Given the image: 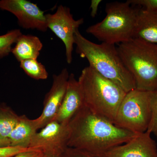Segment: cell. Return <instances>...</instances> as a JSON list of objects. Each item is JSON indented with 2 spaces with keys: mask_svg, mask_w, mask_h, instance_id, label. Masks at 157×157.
Here are the masks:
<instances>
[{
  "mask_svg": "<svg viewBox=\"0 0 157 157\" xmlns=\"http://www.w3.org/2000/svg\"><path fill=\"white\" fill-rule=\"evenodd\" d=\"M68 127V147L102 156L137 134L117 127L93 113L85 105L71 119Z\"/></svg>",
  "mask_w": 157,
  "mask_h": 157,
  "instance_id": "6da1fadb",
  "label": "cell"
},
{
  "mask_svg": "<svg viewBox=\"0 0 157 157\" xmlns=\"http://www.w3.org/2000/svg\"><path fill=\"white\" fill-rule=\"evenodd\" d=\"M74 43L76 53L87 60L90 67L111 80L125 92L136 89L134 77L124 65L115 45L94 43L76 31Z\"/></svg>",
  "mask_w": 157,
  "mask_h": 157,
  "instance_id": "7a4b0ae2",
  "label": "cell"
},
{
  "mask_svg": "<svg viewBox=\"0 0 157 157\" xmlns=\"http://www.w3.org/2000/svg\"><path fill=\"white\" fill-rule=\"evenodd\" d=\"M78 81L85 106L96 115L114 123L127 93L90 66L82 70Z\"/></svg>",
  "mask_w": 157,
  "mask_h": 157,
  "instance_id": "3957f363",
  "label": "cell"
},
{
  "mask_svg": "<svg viewBox=\"0 0 157 157\" xmlns=\"http://www.w3.org/2000/svg\"><path fill=\"white\" fill-rule=\"evenodd\" d=\"M124 65L134 77L136 89L145 91L157 90V45L138 39L118 44Z\"/></svg>",
  "mask_w": 157,
  "mask_h": 157,
  "instance_id": "277c9868",
  "label": "cell"
},
{
  "mask_svg": "<svg viewBox=\"0 0 157 157\" xmlns=\"http://www.w3.org/2000/svg\"><path fill=\"white\" fill-rule=\"evenodd\" d=\"M138 9L128 1L107 3L106 17L86 32L101 42L115 45L129 42L134 39Z\"/></svg>",
  "mask_w": 157,
  "mask_h": 157,
  "instance_id": "5b68a950",
  "label": "cell"
},
{
  "mask_svg": "<svg viewBox=\"0 0 157 157\" xmlns=\"http://www.w3.org/2000/svg\"><path fill=\"white\" fill-rule=\"evenodd\" d=\"M152 92L135 89L127 93L118 109L115 126L135 134L146 132L151 119Z\"/></svg>",
  "mask_w": 157,
  "mask_h": 157,
  "instance_id": "8992f818",
  "label": "cell"
},
{
  "mask_svg": "<svg viewBox=\"0 0 157 157\" xmlns=\"http://www.w3.org/2000/svg\"><path fill=\"white\" fill-rule=\"evenodd\" d=\"M45 17L48 29L63 42L66 49V60L70 64L73 60L75 34L79 27L84 23V19L75 20L70 8L62 5L58 7L56 12L54 14H45Z\"/></svg>",
  "mask_w": 157,
  "mask_h": 157,
  "instance_id": "52a82bcc",
  "label": "cell"
},
{
  "mask_svg": "<svg viewBox=\"0 0 157 157\" xmlns=\"http://www.w3.org/2000/svg\"><path fill=\"white\" fill-rule=\"evenodd\" d=\"M34 135L29 147L39 150L46 154L64 153L68 147L70 133L68 124L54 120Z\"/></svg>",
  "mask_w": 157,
  "mask_h": 157,
  "instance_id": "ba28073f",
  "label": "cell"
},
{
  "mask_svg": "<svg viewBox=\"0 0 157 157\" xmlns=\"http://www.w3.org/2000/svg\"><path fill=\"white\" fill-rule=\"evenodd\" d=\"M0 9L17 17L21 27L45 32L48 29L45 14L36 4L27 0H1Z\"/></svg>",
  "mask_w": 157,
  "mask_h": 157,
  "instance_id": "9c48e42d",
  "label": "cell"
},
{
  "mask_svg": "<svg viewBox=\"0 0 157 157\" xmlns=\"http://www.w3.org/2000/svg\"><path fill=\"white\" fill-rule=\"evenodd\" d=\"M70 74L67 69L64 68L59 74L53 75L52 85L44 99L43 111L36 118L39 129L54 119L64 98Z\"/></svg>",
  "mask_w": 157,
  "mask_h": 157,
  "instance_id": "30bf717a",
  "label": "cell"
},
{
  "mask_svg": "<svg viewBox=\"0 0 157 157\" xmlns=\"http://www.w3.org/2000/svg\"><path fill=\"white\" fill-rule=\"evenodd\" d=\"M149 131L139 133L126 143L113 147L105 157H157V143Z\"/></svg>",
  "mask_w": 157,
  "mask_h": 157,
  "instance_id": "8fae6325",
  "label": "cell"
},
{
  "mask_svg": "<svg viewBox=\"0 0 157 157\" xmlns=\"http://www.w3.org/2000/svg\"><path fill=\"white\" fill-rule=\"evenodd\" d=\"M84 105L83 96L78 80L73 73H71L64 98L54 120L68 125L71 119Z\"/></svg>",
  "mask_w": 157,
  "mask_h": 157,
  "instance_id": "7c38bea8",
  "label": "cell"
},
{
  "mask_svg": "<svg viewBox=\"0 0 157 157\" xmlns=\"http://www.w3.org/2000/svg\"><path fill=\"white\" fill-rule=\"evenodd\" d=\"M134 39L157 45V11H147L139 7Z\"/></svg>",
  "mask_w": 157,
  "mask_h": 157,
  "instance_id": "4fadbf2b",
  "label": "cell"
},
{
  "mask_svg": "<svg viewBox=\"0 0 157 157\" xmlns=\"http://www.w3.org/2000/svg\"><path fill=\"white\" fill-rule=\"evenodd\" d=\"M38 129L36 119H30L25 115L21 116L18 123L9 137L11 146L29 148Z\"/></svg>",
  "mask_w": 157,
  "mask_h": 157,
  "instance_id": "5bb4252c",
  "label": "cell"
},
{
  "mask_svg": "<svg viewBox=\"0 0 157 157\" xmlns=\"http://www.w3.org/2000/svg\"><path fill=\"white\" fill-rule=\"evenodd\" d=\"M42 47L43 44L39 37L22 34L17 39L11 52L20 63L29 59H37Z\"/></svg>",
  "mask_w": 157,
  "mask_h": 157,
  "instance_id": "9a60e30c",
  "label": "cell"
},
{
  "mask_svg": "<svg viewBox=\"0 0 157 157\" xmlns=\"http://www.w3.org/2000/svg\"><path fill=\"white\" fill-rule=\"evenodd\" d=\"M20 118L14 110L5 104L0 105V136L9 138Z\"/></svg>",
  "mask_w": 157,
  "mask_h": 157,
  "instance_id": "2e32d148",
  "label": "cell"
},
{
  "mask_svg": "<svg viewBox=\"0 0 157 157\" xmlns=\"http://www.w3.org/2000/svg\"><path fill=\"white\" fill-rule=\"evenodd\" d=\"M20 67L25 73L36 80H45L48 77L45 67L36 59L25 60L20 63Z\"/></svg>",
  "mask_w": 157,
  "mask_h": 157,
  "instance_id": "e0dca14e",
  "label": "cell"
},
{
  "mask_svg": "<svg viewBox=\"0 0 157 157\" xmlns=\"http://www.w3.org/2000/svg\"><path fill=\"white\" fill-rule=\"evenodd\" d=\"M22 34L20 30L15 29L0 36V59L9 55L11 52L12 45L16 43L18 37Z\"/></svg>",
  "mask_w": 157,
  "mask_h": 157,
  "instance_id": "ac0fdd59",
  "label": "cell"
},
{
  "mask_svg": "<svg viewBox=\"0 0 157 157\" xmlns=\"http://www.w3.org/2000/svg\"><path fill=\"white\" fill-rule=\"evenodd\" d=\"M151 107V119L147 131L155 135L157 143V90L152 92Z\"/></svg>",
  "mask_w": 157,
  "mask_h": 157,
  "instance_id": "d6986e66",
  "label": "cell"
},
{
  "mask_svg": "<svg viewBox=\"0 0 157 157\" xmlns=\"http://www.w3.org/2000/svg\"><path fill=\"white\" fill-rule=\"evenodd\" d=\"M133 6L140 7L149 11H157V0H128Z\"/></svg>",
  "mask_w": 157,
  "mask_h": 157,
  "instance_id": "ffe728a7",
  "label": "cell"
},
{
  "mask_svg": "<svg viewBox=\"0 0 157 157\" xmlns=\"http://www.w3.org/2000/svg\"><path fill=\"white\" fill-rule=\"evenodd\" d=\"M36 149L29 147L24 148L20 147L9 146L0 148V157H11L15 155Z\"/></svg>",
  "mask_w": 157,
  "mask_h": 157,
  "instance_id": "44dd1931",
  "label": "cell"
},
{
  "mask_svg": "<svg viewBox=\"0 0 157 157\" xmlns=\"http://www.w3.org/2000/svg\"><path fill=\"white\" fill-rule=\"evenodd\" d=\"M67 157H105L92 154L77 149L68 147L66 151Z\"/></svg>",
  "mask_w": 157,
  "mask_h": 157,
  "instance_id": "7402d4cb",
  "label": "cell"
},
{
  "mask_svg": "<svg viewBox=\"0 0 157 157\" xmlns=\"http://www.w3.org/2000/svg\"><path fill=\"white\" fill-rule=\"evenodd\" d=\"M43 152L38 149H33L20 153L11 157H41Z\"/></svg>",
  "mask_w": 157,
  "mask_h": 157,
  "instance_id": "603a6c76",
  "label": "cell"
},
{
  "mask_svg": "<svg viewBox=\"0 0 157 157\" xmlns=\"http://www.w3.org/2000/svg\"><path fill=\"white\" fill-rule=\"evenodd\" d=\"M101 0H92L91 2L90 6V8L91 9V16L93 17H96L100 3L102 2Z\"/></svg>",
  "mask_w": 157,
  "mask_h": 157,
  "instance_id": "cb8c5ba5",
  "label": "cell"
},
{
  "mask_svg": "<svg viewBox=\"0 0 157 157\" xmlns=\"http://www.w3.org/2000/svg\"><path fill=\"white\" fill-rule=\"evenodd\" d=\"M9 146H11L9 138H4L0 136V148Z\"/></svg>",
  "mask_w": 157,
  "mask_h": 157,
  "instance_id": "d4e9b609",
  "label": "cell"
},
{
  "mask_svg": "<svg viewBox=\"0 0 157 157\" xmlns=\"http://www.w3.org/2000/svg\"><path fill=\"white\" fill-rule=\"evenodd\" d=\"M41 157H67V155L65 152L64 153L59 155H52L43 153V155Z\"/></svg>",
  "mask_w": 157,
  "mask_h": 157,
  "instance_id": "484cf974",
  "label": "cell"
},
{
  "mask_svg": "<svg viewBox=\"0 0 157 157\" xmlns=\"http://www.w3.org/2000/svg\"><path fill=\"white\" fill-rule=\"evenodd\" d=\"M0 26H1V22H0Z\"/></svg>",
  "mask_w": 157,
  "mask_h": 157,
  "instance_id": "4316f807",
  "label": "cell"
}]
</instances>
